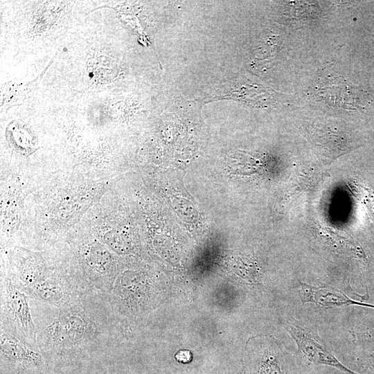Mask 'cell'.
Here are the masks:
<instances>
[{
  "instance_id": "6da1fadb",
  "label": "cell",
  "mask_w": 374,
  "mask_h": 374,
  "mask_svg": "<svg viewBox=\"0 0 374 374\" xmlns=\"http://www.w3.org/2000/svg\"><path fill=\"white\" fill-rule=\"evenodd\" d=\"M52 312L33 315L42 355H71L108 345L115 318L107 295L89 292Z\"/></svg>"
},
{
  "instance_id": "7a4b0ae2",
  "label": "cell",
  "mask_w": 374,
  "mask_h": 374,
  "mask_svg": "<svg viewBox=\"0 0 374 374\" xmlns=\"http://www.w3.org/2000/svg\"><path fill=\"white\" fill-rule=\"evenodd\" d=\"M6 276L31 299L56 307L90 291L78 272L55 267L42 256L18 251Z\"/></svg>"
},
{
  "instance_id": "3957f363",
  "label": "cell",
  "mask_w": 374,
  "mask_h": 374,
  "mask_svg": "<svg viewBox=\"0 0 374 374\" xmlns=\"http://www.w3.org/2000/svg\"><path fill=\"white\" fill-rule=\"evenodd\" d=\"M30 299L8 278L1 277L0 329L38 349Z\"/></svg>"
},
{
  "instance_id": "277c9868",
  "label": "cell",
  "mask_w": 374,
  "mask_h": 374,
  "mask_svg": "<svg viewBox=\"0 0 374 374\" xmlns=\"http://www.w3.org/2000/svg\"><path fill=\"white\" fill-rule=\"evenodd\" d=\"M82 271L80 275L91 292L108 295L116 280L115 260L107 246L96 240L89 241L78 251Z\"/></svg>"
},
{
  "instance_id": "5b68a950",
  "label": "cell",
  "mask_w": 374,
  "mask_h": 374,
  "mask_svg": "<svg viewBox=\"0 0 374 374\" xmlns=\"http://www.w3.org/2000/svg\"><path fill=\"white\" fill-rule=\"evenodd\" d=\"M287 330L298 346L299 350L312 362L338 368L350 374H355L345 367L328 350L320 337L308 328L298 323H289Z\"/></svg>"
},
{
  "instance_id": "8992f818",
  "label": "cell",
  "mask_w": 374,
  "mask_h": 374,
  "mask_svg": "<svg viewBox=\"0 0 374 374\" xmlns=\"http://www.w3.org/2000/svg\"><path fill=\"white\" fill-rule=\"evenodd\" d=\"M53 62V60H51L42 73L31 82L21 83L10 82L2 85L1 90V109H10L12 106L21 105L29 100L35 92L41 78Z\"/></svg>"
},
{
  "instance_id": "52a82bcc",
  "label": "cell",
  "mask_w": 374,
  "mask_h": 374,
  "mask_svg": "<svg viewBox=\"0 0 374 374\" xmlns=\"http://www.w3.org/2000/svg\"><path fill=\"white\" fill-rule=\"evenodd\" d=\"M190 358L191 354L188 350H181L176 355V359L181 362H188Z\"/></svg>"
}]
</instances>
